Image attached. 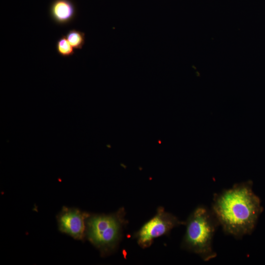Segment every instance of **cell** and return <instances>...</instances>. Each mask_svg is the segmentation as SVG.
<instances>
[{"mask_svg": "<svg viewBox=\"0 0 265 265\" xmlns=\"http://www.w3.org/2000/svg\"><path fill=\"white\" fill-rule=\"evenodd\" d=\"M251 181L214 194L211 210L225 234L237 239L254 231L263 211Z\"/></svg>", "mask_w": 265, "mask_h": 265, "instance_id": "1", "label": "cell"}, {"mask_svg": "<svg viewBox=\"0 0 265 265\" xmlns=\"http://www.w3.org/2000/svg\"><path fill=\"white\" fill-rule=\"evenodd\" d=\"M182 247L198 255L204 261L217 256L212 246L219 223L211 209L203 205L196 207L188 217Z\"/></svg>", "mask_w": 265, "mask_h": 265, "instance_id": "2", "label": "cell"}, {"mask_svg": "<svg viewBox=\"0 0 265 265\" xmlns=\"http://www.w3.org/2000/svg\"><path fill=\"white\" fill-rule=\"evenodd\" d=\"M124 212L109 215L89 216L86 221V235L88 240L102 255L111 252L120 239L124 222Z\"/></svg>", "mask_w": 265, "mask_h": 265, "instance_id": "3", "label": "cell"}, {"mask_svg": "<svg viewBox=\"0 0 265 265\" xmlns=\"http://www.w3.org/2000/svg\"><path fill=\"white\" fill-rule=\"evenodd\" d=\"M183 223L175 215L159 207L156 214L145 223L134 236L139 246L148 247L155 238L167 235L173 228Z\"/></svg>", "mask_w": 265, "mask_h": 265, "instance_id": "4", "label": "cell"}, {"mask_svg": "<svg viewBox=\"0 0 265 265\" xmlns=\"http://www.w3.org/2000/svg\"><path fill=\"white\" fill-rule=\"evenodd\" d=\"M89 214L78 209L63 207L57 216L59 230L76 239L86 235V221Z\"/></svg>", "mask_w": 265, "mask_h": 265, "instance_id": "5", "label": "cell"}, {"mask_svg": "<svg viewBox=\"0 0 265 265\" xmlns=\"http://www.w3.org/2000/svg\"><path fill=\"white\" fill-rule=\"evenodd\" d=\"M50 15L56 24L68 25L76 17V6L71 0H53L50 5Z\"/></svg>", "mask_w": 265, "mask_h": 265, "instance_id": "6", "label": "cell"}, {"mask_svg": "<svg viewBox=\"0 0 265 265\" xmlns=\"http://www.w3.org/2000/svg\"><path fill=\"white\" fill-rule=\"evenodd\" d=\"M66 37L72 47L75 49H81L85 43V33L80 30L72 29L66 34Z\"/></svg>", "mask_w": 265, "mask_h": 265, "instance_id": "7", "label": "cell"}, {"mask_svg": "<svg viewBox=\"0 0 265 265\" xmlns=\"http://www.w3.org/2000/svg\"><path fill=\"white\" fill-rule=\"evenodd\" d=\"M57 53L63 57H69L73 55L74 49L68 42L66 36L62 35L57 41L56 43Z\"/></svg>", "mask_w": 265, "mask_h": 265, "instance_id": "8", "label": "cell"}]
</instances>
